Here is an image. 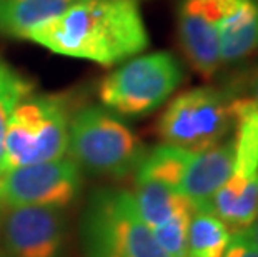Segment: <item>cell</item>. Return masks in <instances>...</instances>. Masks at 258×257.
<instances>
[{
	"label": "cell",
	"mask_w": 258,
	"mask_h": 257,
	"mask_svg": "<svg viewBox=\"0 0 258 257\" xmlns=\"http://www.w3.org/2000/svg\"><path fill=\"white\" fill-rule=\"evenodd\" d=\"M60 56L110 67L148 45L137 0H80L29 35Z\"/></svg>",
	"instance_id": "1"
},
{
	"label": "cell",
	"mask_w": 258,
	"mask_h": 257,
	"mask_svg": "<svg viewBox=\"0 0 258 257\" xmlns=\"http://www.w3.org/2000/svg\"><path fill=\"white\" fill-rule=\"evenodd\" d=\"M89 257H170L140 217L134 195L120 189L93 192L82 219Z\"/></svg>",
	"instance_id": "2"
},
{
	"label": "cell",
	"mask_w": 258,
	"mask_h": 257,
	"mask_svg": "<svg viewBox=\"0 0 258 257\" xmlns=\"http://www.w3.org/2000/svg\"><path fill=\"white\" fill-rule=\"evenodd\" d=\"M145 147L127 124L107 107L80 109L69 125L72 161L95 176L123 179L135 172Z\"/></svg>",
	"instance_id": "3"
},
{
	"label": "cell",
	"mask_w": 258,
	"mask_h": 257,
	"mask_svg": "<svg viewBox=\"0 0 258 257\" xmlns=\"http://www.w3.org/2000/svg\"><path fill=\"white\" fill-rule=\"evenodd\" d=\"M69 125V109L62 97L30 94L15 107L7 124L0 174L63 159Z\"/></svg>",
	"instance_id": "4"
},
{
	"label": "cell",
	"mask_w": 258,
	"mask_h": 257,
	"mask_svg": "<svg viewBox=\"0 0 258 257\" xmlns=\"http://www.w3.org/2000/svg\"><path fill=\"white\" fill-rule=\"evenodd\" d=\"M183 79L178 60L168 52L142 56L100 82L98 97L107 109L127 117H142L165 102Z\"/></svg>",
	"instance_id": "5"
},
{
	"label": "cell",
	"mask_w": 258,
	"mask_h": 257,
	"mask_svg": "<svg viewBox=\"0 0 258 257\" xmlns=\"http://www.w3.org/2000/svg\"><path fill=\"white\" fill-rule=\"evenodd\" d=\"M228 97L213 87L177 95L158 119L157 134L165 144L202 152L225 140L232 129Z\"/></svg>",
	"instance_id": "6"
},
{
	"label": "cell",
	"mask_w": 258,
	"mask_h": 257,
	"mask_svg": "<svg viewBox=\"0 0 258 257\" xmlns=\"http://www.w3.org/2000/svg\"><path fill=\"white\" fill-rule=\"evenodd\" d=\"M80 167L72 159L32 164L0 174V211L22 205L63 209L80 190Z\"/></svg>",
	"instance_id": "7"
},
{
	"label": "cell",
	"mask_w": 258,
	"mask_h": 257,
	"mask_svg": "<svg viewBox=\"0 0 258 257\" xmlns=\"http://www.w3.org/2000/svg\"><path fill=\"white\" fill-rule=\"evenodd\" d=\"M4 212V244L14 257H58L65 222L60 209L43 205L10 207Z\"/></svg>",
	"instance_id": "8"
},
{
	"label": "cell",
	"mask_w": 258,
	"mask_h": 257,
	"mask_svg": "<svg viewBox=\"0 0 258 257\" xmlns=\"http://www.w3.org/2000/svg\"><path fill=\"white\" fill-rule=\"evenodd\" d=\"M178 39L195 72L212 79L222 65L218 19L203 0H182L178 9Z\"/></svg>",
	"instance_id": "9"
},
{
	"label": "cell",
	"mask_w": 258,
	"mask_h": 257,
	"mask_svg": "<svg viewBox=\"0 0 258 257\" xmlns=\"http://www.w3.org/2000/svg\"><path fill=\"white\" fill-rule=\"evenodd\" d=\"M233 140H223L207 150L195 152L183 174L178 192L197 209H208L213 195L233 174Z\"/></svg>",
	"instance_id": "10"
},
{
	"label": "cell",
	"mask_w": 258,
	"mask_h": 257,
	"mask_svg": "<svg viewBox=\"0 0 258 257\" xmlns=\"http://www.w3.org/2000/svg\"><path fill=\"white\" fill-rule=\"evenodd\" d=\"M210 211L233 232L250 229L258 219V172L248 179L232 174L213 195Z\"/></svg>",
	"instance_id": "11"
},
{
	"label": "cell",
	"mask_w": 258,
	"mask_h": 257,
	"mask_svg": "<svg viewBox=\"0 0 258 257\" xmlns=\"http://www.w3.org/2000/svg\"><path fill=\"white\" fill-rule=\"evenodd\" d=\"M218 42L223 62H238L258 45V5L240 0L218 24Z\"/></svg>",
	"instance_id": "12"
},
{
	"label": "cell",
	"mask_w": 258,
	"mask_h": 257,
	"mask_svg": "<svg viewBox=\"0 0 258 257\" xmlns=\"http://www.w3.org/2000/svg\"><path fill=\"white\" fill-rule=\"evenodd\" d=\"M80 0H0V32L29 39L34 30L60 17Z\"/></svg>",
	"instance_id": "13"
},
{
	"label": "cell",
	"mask_w": 258,
	"mask_h": 257,
	"mask_svg": "<svg viewBox=\"0 0 258 257\" xmlns=\"http://www.w3.org/2000/svg\"><path fill=\"white\" fill-rule=\"evenodd\" d=\"M232 127L235 129L233 174L251 177L258 172V104L253 97L230 102Z\"/></svg>",
	"instance_id": "14"
},
{
	"label": "cell",
	"mask_w": 258,
	"mask_h": 257,
	"mask_svg": "<svg viewBox=\"0 0 258 257\" xmlns=\"http://www.w3.org/2000/svg\"><path fill=\"white\" fill-rule=\"evenodd\" d=\"M132 195L140 217L150 229L162 226L188 202L178 190L152 179L135 177V194Z\"/></svg>",
	"instance_id": "15"
},
{
	"label": "cell",
	"mask_w": 258,
	"mask_h": 257,
	"mask_svg": "<svg viewBox=\"0 0 258 257\" xmlns=\"http://www.w3.org/2000/svg\"><path fill=\"white\" fill-rule=\"evenodd\" d=\"M191 157L194 152L180 149V147L170 144L157 145L150 150H145L135 171V177L157 180L178 190Z\"/></svg>",
	"instance_id": "16"
},
{
	"label": "cell",
	"mask_w": 258,
	"mask_h": 257,
	"mask_svg": "<svg viewBox=\"0 0 258 257\" xmlns=\"http://www.w3.org/2000/svg\"><path fill=\"white\" fill-rule=\"evenodd\" d=\"M230 237L228 227L212 211L197 209L190 217L186 257H223Z\"/></svg>",
	"instance_id": "17"
},
{
	"label": "cell",
	"mask_w": 258,
	"mask_h": 257,
	"mask_svg": "<svg viewBox=\"0 0 258 257\" xmlns=\"http://www.w3.org/2000/svg\"><path fill=\"white\" fill-rule=\"evenodd\" d=\"M32 94V84L0 59V162L4 154V137L12 112Z\"/></svg>",
	"instance_id": "18"
},
{
	"label": "cell",
	"mask_w": 258,
	"mask_h": 257,
	"mask_svg": "<svg viewBox=\"0 0 258 257\" xmlns=\"http://www.w3.org/2000/svg\"><path fill=\"white\" fill-rule=\"evenodd\" d=\"M191 212L194 207L190 205V202H186L167 222L152 229L158 245L170 257H186V237H188Z\"/></svg>",
	"instance_id": "19"
},
{
	"label": "cell",
	"mask_w": 258,
	"mask_h": 257,
	"mask_svg": "<svg viewBox=\"0 0 258 257\" xmlns=\"http://www.w3.org/2000/svg\"><path fill=\"white\" fill-rule=\"evenodd\" d=\"M223 257H258V249L253 242L250 229L232 234L228 249Z\"/></svg>",
	"instance_id": "20"
},
{
	"label": "cell",
	"mask_w": 258,
	"mask_h": 257,
	"mask_svg": "<svg viewBox=\"0 0 258 257\" xmlns=\"http://www.w3.org/2000/svg\"><path fill=\"white\" fill-rule=\"evenodd\" d=\"M250 232H251V237H253V242H255L256 249H258V219L253 222V226L250 227Z\"/></svg>",
	"instance_id": "21"
},
{
	"label": "cell",
	"mask_w": 258,
	"mask_h": 257,
	"mask_svg": "<svg viewBox=\"0 0 258 257\" xmlns=\"http://www.w3.org/2000/svg\"><path fill=\"white\" fill-rule=\"evenodd\" d=\"M253 99L258 104V74L255 75V79H253Z\"/></svg>",
	"instance_id": "22"
}]
</instances>
